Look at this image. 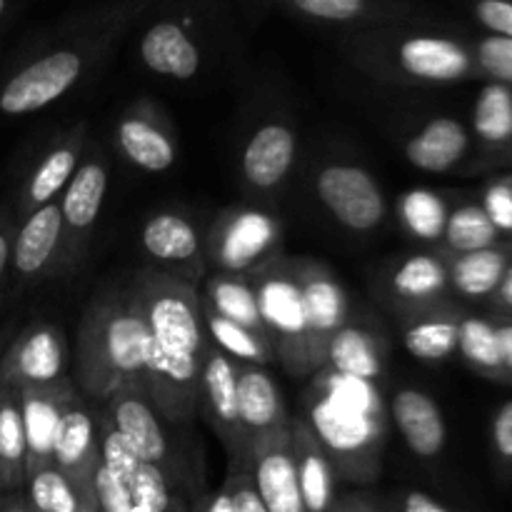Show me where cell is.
Listing matches in <instances>:
<instances>
[{
  "label": "cell",
  "mask_w": 512,
  "mask_h": 512,
  "mask_svg": "<svg viewBox=\"0 0 512 512\" xmlns=\"http://www.w3.org/2000/svg\"><path fill=\"white\" fill-rule=\"evenodd\" d=\"M153 0H105L65 15L0 85V113L28 115L58 103L93 73Z\"/></svg>",
  "instance_id": "cell-1"
},
{
  "label": "cell",
  "mask_w": 512,
  "mask_h": 512,
  "mask_svg": "<svg viewBox=\"0 0 512 512\" xmlns=\"http://www.w3.org/2000/svg\"><path fill=\"white\" fill-rule=\"evenodd\" d=\"M128 283L155 343L145 395L163 420L185 423L200 403V370L210 350L203 303L193 283L163 270H140Z\"/></svg>",
  "instance_id": "cell-2"
},
{
  "label": "cell",
  "mask_w": 512,
  "mask_h": 512,
  "mask_svg": "<svg viewBox=\"0 0 512 512\" xmlns=\"http://www.w3.org/2000/svg\"><path fill=\"white\" fill-rule=\"evenodd\" d=\"M155 343L133 288H113L85 308L75 338V385L90 403L103 405L118 390H143Z\"/></svg>",
  "instance_id": "cell-3"
},
{
  "label": "cell",
  "mask_w": 512,
  "mask_h": 512,
  "mask_svg": "<svg viewBox=\"0 0 512 512\" xmlns=\"http://www.w3.org/2000/svg\"><path fill=\"white\" fill-rule=\"evenodd\" d=\"M303 405V420L340 478L353 483L378 478L388 438V408L378 383L323 368L310 380Z\"/></svg>",
  "instance_id": "cell-4"
},
{
  "label": "cell",
  "mask_w": 512,
  "mask_h": 512,
  "mask_svg": "<svg viewBox=\"0 0 512 512\" xmlns=\"http://www.w3.org/2000/svg\"><path fill=\"white\" fill-rule=\"evenodd\" d=\"M340 48L358 68L383 80L450 85L480 78L473 43L415 25L345 33Z\"/></svg>",
  "instance_id": "cell-5"
},
{
  "label": "cell",
  "mask_w": 512,
  "mask_h": 512,
  "mask_svg": "<svg viewBox=\"0 0 512 512\" xmlns=\"http://www.w3.org/2000/svg\"><path fill=\"white\" fill-rule=\"evenodd\" d=\"M258 298L260 320L268 333L275 360H280L293 378L315 375L308 353V325H305L303 290L298 268L283 255L268 260L248 275Z\"/></svg>",
  "instance_id": "cell-6"
},
{
  "label": "cell",
  "mask_w": 512,
  "mask_h": 512,
  "mask_svg": "<svg viewBox=\"0 0 512 512\" xmlns=\"http://www.w3.org/2000/svg\"><path fill=\"white\" fill-rule=\"evenodd\" d=\"M205 0H153L138 38L140 63L155 75L190 80L203 68V40L198 15Z\"/></svg>",
  "instance_id": "cell-7"
},
{
  "label": "cell",
  "mask_w": 512,
  "mask_h": 512,
  "mask_svg": "<svg viewBox=\"0 0 512 512\" xmlns=\"http://www.w3.org/2000/svg\"><path fill=\"white\" fill-rule=\"evenodd\" d=\"M280 220L260 208H233L220 213L205 240V260L218 273L250 275L275 258L280 248Z\"/></svg>",
  "instance_id": "cell-8"
},
{
  "label": "cell",
  "mask_w": 512,
  "mask_h": 512,
  "mask_svg": "<svg viewBox=\"0 0 512 512\" xmlns=\"http://www.w3.org/2000/svg\"><path fill=\"white\" fill-rule=\"evenodd\" d=\"M68 340L60 325L35 320L10 338L0 358V388H53L68 383Z\"/></svg>",
  "instance_id": "cell-9"
},
{
  "label": "cell",
  "mask_w": 512,
  "mask_h": 512,
  "mask_svg": "<svg viewBox=\"0 0 512 512\" xmlns=\"http://www.w3.org/2000/svg\"><path fill=\"white\" fill-rule=\"evenodd\" d=\"M105 415L110 418V423L115 425L120 435L125 438V443L133 448V453L138 455L140 463L155 465L158 470H163L175 485L185 493V485H188V473H185V460L170 448L168 433H165L163 415L155 410V405L150 403L148 395L143 390H118L115 395H110L103 405H100Z\"/></svg>",
  "instance_id": "cell-10"
},
{
  "label": "cell",
  "mask_w": 512,
  "mask_h": 512,
  "mask_svg": "<svg viewBox=\"0 0 512 512\" xmlns=\"http://www.w3.org/2000/svg\"><path fill=\"white\" fill-rule=\"evenodd\" d=\"M315 190L323 208L353 233H370L380 228L388 215V203L378 180L360 165H325L315 178Z\"/></svg>",
  "instance_id": "cell-11"
},
{
  "label": "cell",
  "mask_w": 512,
  "mask_h": 512,
  "mask_svg": "<svg viewBox=\"0 0 512 512\" xmlns=\"http://www.w3.org/2000/svg\"><path fill=\"white\" fill-rule=\"evenodd\" d=\"M260 8H283L318 25L345 33L393 25H418L428 15L413 0H260Z\"/></svg>",
  "instance_id": "cell-12"
},
{
  "label": "cell",
  "mask_w": 512,
  "mask_h": 512,
  "mask_svg": "<svg viewBox=\"0 0 512 512\" xmlns=\"http://www.w3.org/2000/svg\"><path fill=\"white\" fill-rule=\"evenodd\" d=\"M105 193H108V168L100 155L80 160L78 170L68 180L60 193V218H63V253H60V268H75L85 255L95 223L103 210Z\"/></svg>",
  "instance_id": "cell-13"
},
{
  "label": "cell",
  "mask_w": 512,
  "mask_h": 512,
  "mask_svg": "<svg viewBox=\"0 0 512 512\" xmlns=\"http://www.w3.org/2000/svg\"><path fill=\"white\" fill-rule=\"evenodd\" d=\"M300 290H303L305 325H308V353L315 373L325 368V350L333 335L348 323L350 303L343 285L325 265L315 260H298Z\"/></svg>",
  "instance_id": "cell-14"
},
{
  "label": "cell",
  "mask_w": 512,
  "mask_h": 512,
  "mask_svg": "<svg viewBox=\"0 0 512 512\" xmlns=\"http://www.w3.org/2000/svg\"><path fill=\"white\" fill-rule=\"evenodd\" d=\"M60 253H63V218L55 200L25 215L15 228L13 253H10V270H13L15 283L20 288H28L58 273Z\"/></svg>",
  "instance_id": "cell-15"
},
{
  "label": "cell",
  "mask_w": 512,
  "mask_h": 512,
  "mask_svg": "<svg viewBox=\"0 0 512 512\" xmlns=\"http://www.w3.org/2000/svg\"><path fill=\"white\" fill-rule=\"evenodd\" d=\"M238 420L243 458L260 443L290 428V413L273 375L263 365L238 368ZM240 458V460H243ZM238 460V463H240Z\"/></svg>",
  "instance_id": "cell-16"
},
{
  "label": "cell",
  "mask_w": 512,
  "mask_h": 512,
  "mask_svg": "<svg viewBox=\"0 0 512 512\" xmlns=\"http://www.w3.org/2000/svg\"><path fill=\"white\" fill-rule=\"evenodd\" d=\"M90 405L93 403L80 393H75L65 405L58 440H55L53 465L93 500V475L100 465V438L98 415Z\"/></svg>",
  "instance_id": "cell-17"
},
{
  "label": "cell",
  "mask_w": 512,
  "mask_h": 512,
  "mask_svg": "<svg viewBox=\"0 0 512 512\" xmlns=\"http://www.w3.org/2000/svg\"><path fill=\"white\" fill-rule=\"evenodd\" d=\"M238 368L240 363L210 345L203 370H200V405L218 438L223 440L230 463H238L243 458L238 420Z\"/></svg>",
  "instance_id": "cell-18"
},
{
  "label": "cell",
  "mask_w": 512,
  "mask_h": 512,
  "mask_svg": "<svg viewBox=\"0 0 512 512\" xmlns=\"http://www.w3.org/2000/svg\"><path fill=\"white\" fill-rule=\"evenodd\" d=\"M268 512H305L290 453V428L260 443L240 460Z\"/></svg>",
  "instance_id": "cell-19"
},
{
  "label": "cell",
  "mask_w": 512,
  "mask_h": 512,
  "mask_svg": "<svg viewBox=\"0 0 512 512\" xmlns=\"http://www.w3.org/2000/svg\"><path fill=\"white\" fill-rule=\"evenodd\" d=\"M78 393L73 380L53 385V388L20 390V410L25 428V478L35 470L53 465L55 440H58L60 420L65 405Z\"/></svg>",
  "instance_id": "cell-20"
},
{
  "label": "cell",
  "mask_w": 512,
  "mask_h": 512,
  "mask_svg": "<svg viewBox=\"0 0 512 512\" xmlns=\"http://www.w3.org/2000/svg\"><path fill=\"white\" fill-rule=\"evenodd\" d=\"M85 133H88V125L85 123H78L75 128H70V133L65 135L63 140H58V143L38 160V165L30 170L28 180H25L18 198L20 220H23L25 215L33 213V210L43 208V205L48 203H55V200L60 198V193H63L68 180L73 178V173L78 170L80 160H83Z\"/></svg>",
  "instance_id": "cell-21"
},
{
  "label": "cell",
  "mask_w": 512,
  "mask_h": 512,
  "mask_svg": "<svg viewBox=\"0 0 512 512\" xmlns=\"http://www.w3.org/2000/svg\"><path fill=\"white\" fill-rule=\"evenodd\" d=\"M115 140H118L120 153L145 173H165L173 168L175 158H178L173 135L160 123L153 105L145 100L135 103L120 118L118 128H115Z\"/></svg>",
  "instance_id": "cell-22"
},
{
  "label": "cell",
  "mask_w": 512,
  "mask_h": 512,
  "mask_svg": "<svg viewBox=\"0 0 512 512\" xmlns=\"http://www.w3.org/2000/svg\"><path fill=\"white\" fill-rule=\"evenodd\" d=\"M390 420L398 428L408 450L423 460H433L448 443V428L440 405L418 388H400L388 408Z\"/></svg>",
  "instance_id": "cell-23"
},
{
  "label": "cell",
  "mask_w": 512,
  "mask_h": 512,
  "mask_svg": "<svg viewBox=\"0 0 512 512\" xmlns=\"http://www.w3.org/2000/svg\"><path fill=\"white\" fill-rule=\"evenodd\" d=\"M290 453H293L305 512L333 510L338 503V493H335L338 473L303 418L290 420Z\"/></svg>",
  "instance_id": "cell-24"
},
{
  "label": "cell",
  "mask_w": 512,
  "mask_h": 512,
  "mask_svg": "<svg viewBox=\"0 0 512 512\" xmlns=\"http://www.w3.org/2000/svg\"><path fill=\"white\" fill-rule=\"evenodd\" d=\"M298 155V135L285 123H265L250 135L243 150V175L255 190L270 193L295 165Z\"/></svg>",
  "instance_id": "cell-25"
},
{
  "label": "cell",
  "mask_w": 512,
  "mask_h": 512,
  "mask_svg": "<svg viewBox=\"0 0 512 512\" xmlns=\"http://www.w3.org/2000/svg\"><path fill=\"white\" fill-rule=\"evenodd\" d=\"M448 263L438 253L408 255L390 275L393 300L408 315L448 303Z\"/></svg>",
  "instance_id": "cell-26"
},
{
  "label": "cell",
  "mask_w": 512,
  "mask_h": 512,
  "mask_svg": "<svg viewBox=\"0 0 512 512\" xmlns=\"http://www.w3.org/2000/svg\"><path fill=\"white\" fill-rule=\"evenodd\" d=\"M470 133L460 120L438 115L428 120L405 145V158L425 173H448L465 160Z\"/></svg>",
  "instance_id": "cell-27"
},
{
  "label": "cell",
  "mask_w": 512,
  "mask_h": 512,
  "mask_svg": "<svg viewBox=\"0 0 512 512\" xmlns=\"http://www.w3.org/2000/svg\"><path fill=\"white\" fill-rule=\"evenodd\" d=\"M148 258L168 268H195L203 263V238L188 218L178 213H155L140 230Z\"/></svg>",
  "instance_id": "cell-28"
},
{
  "label": "cell",
  "mask_w": 512,
  "mask_h": 512,
  "mask_svg": "<svg viewBox=\"0 0 512 512\" xmlns=\"http://www.w3.org/2000/svg\"><path fill=\"white\" fill-rule=\"evenodd\" d=\"M325 368L348 378L378 383L385 370L383 340L365 325L345 323L328 343Z\"/></svg>",
  "instance_id": "cell-29"
},
{
  "label": "cell",
  "mask_w": 512,
  "mask_h": 512,
  "mask_svg": "<svg viewBox=\"0 0 512 512\" xmlns=\"http://www.w3.org/2000/svg\"><path fill=\"white\" fill-rule=\"evenodd\" d=\"M450 288L468 300H488L498 293L512 260V245H493L465 255H443Z\"/></svg>",
  "instance_id": "cell-30"
},
{
  "label": "cell",
  "mask_w": 512,
  "mask_h": 512,
  "mask_svg": "<svg viewBox=\"0 0 512 512\" xmlns=\"http://www.w3.org/2000/svg\"><path fill=\"white\" fill-rule=\"evenodd\" d=\"M460 318L463 313L450 303L410 315L403 333L405 350L420 363H443L458 350Z\"/></svg>",
  "instance_id": "cell-31"
},
{
  "label": "cell",
  "mask_w": 512,
  "mask_h": 512,
  "mask_svg": "<svg viewBox=\"0 0 512 512\" xmlns=\"http://www.w3.org/2000/svg\"><path fill=\"white\" fill-rule=\"evenodd\" d=\"M205 308L218 313L220 318H228L243 328L253 330L260 338L268 340L258 310V298H255L253 283L248 275H228L215 273L205 280V295L200 298ZM270 343V340H268Z\"/></svg>",
  "instance_id": "cell-32"
},
{
  "label": "cell",
  "mask_w": 512,
  "mask_h": 512,
  "mask_svg": "<svg viewBox=\"0 0 512 512\" xmlns=\"http://www.w3.org/2000/svg\"><path fill=\"white\" fill-rule=\"evenodd\" d=\"M0 470L5 493H23L25 485V428L20 390L0 388Z\"/></svg>",
  "instance_id": "cell-33"
},
{
  "label": "cell",
  "mask_w": 512,
  "mask_h": 512,
  "mask_svg": "<svg viewBox=\"0 0 512 512\" xmlns=\"http://www.w3.org/2000/svg\"><path fill=\"white\" fill-rule=\"evenodd\" d=\"M475 135L490 153L512 150V88L490 80L480 90L473 110Z\"/></svg>",
  "instance_id": "cell-34"
},
{
  "label": "cell",
  "mask_w": 512,
  "mask_h": 512,
  "mask_svg": "<svg viewBox=\"0 0 512 512\" xmlns=\"http://www.w3.org/2000/svg\"><path fill=\"white\" fill-rule=\"evenodd\" d=\"M458 353L483 378L508 383L498 330H495V323L490 318H480V315H463L460 318Z\"/></svg>",
  "instance_id": "cell-35"
},
{
  "label": "cell",
  "mask_w": 512,
  "mask_h": 512,
  "mask_svg": "<svg viewBox=\"0 0 512 512\" xmlns=\"http://www.w3.org/2000/svg\"><path fill=\"white\" fill-rule=\"evenodd\" d=\"M23 498L33 512H88L95 508L93 500L55 465L35 470L25 478Z\"/></svg>",
  "instance_id": "cell-36"
},
{
  "label": "cell",
  "mask_w": 512,
  "mask_h": 512,
  "mask_svg": "<svg viewBox=\"0 0 512 512\" xmlns=\"http://www.w3.org/2000/svg\"><path fill=\"white\" fill-rule=\"evenodd\" d=\"M203 323L205 333L213 348H218L220 353H225L228 358H233L235 363L243 365H268L270 360H275L273 348L265 338H260L253 330L243 328V325L233 323L228 318H220L218 313H213L210 308L203 305Z\"/></svg>",
  "instance_id": "cell-37"
},
{
  "label": "cell",
  "mask_w": 512,
  "mask_h": 512,
  "mask_svg": "<svg viewBox=\"0 0 512 512\" xmlns=\"http://www.w3.org/2000/svg\"><path fill=\"white\" fill-rule=\"evenodd\" d=\"M398 215L403 228L423 243H440L448 225V205L435 190L413 188L400 195Z\"/></svg>",
  "instance_id": "cell-38"
},
{
  "label": "cell",
  "mask_w": 512,
  "mask_h": 512,
  "mask_svg": "<svg viewBox=\"0 0 512 512\" xmlns=\"http://www.w3.org/2000/svg\"><path fill=\"white\" fill-rule=\"evenodd\" d=\"M500 233L480 205L468 203L455 208L445 225V255H465L498 245Z\"/></svg>",
  "instance_id": "cell-39"
},
{
  "label": "cell",
  "mask_w": 512,
  "mask_h": 512,
  "mask_svg": "<svg viewBox=\"0 0 512 512\" xmlns=\"http://www.w3.org/2000/svg\"><path fill=\"white\" fill-rule=\"evenodd\" d=\"M128 488L133 495V503L145 505L153 512H190L183 490L155 465L140 463L138 473L130 480Z\"/></svg>",
  "instance_id": "cell-40"
},
{
  "label": "cell",
  "mask_w": 512,
  "mask_h": 512,
  "mask_svg": "<svg viewBox=\"0 0 512 512\" xmlns=\"http://www.w3.org/2000/svg\"><path fill=\"white\" fill-rule=\"evenodd\" d=\"M98 438H100V465L110 470L118 480H123L125 485H130V480L135 478L140 468L138 455L133 453L128 443H125L123 435L115 430V425L110 423L108 415L100 410L98 413Z\"/></svg>",
  "instance_id": "cell-41"
},
{
  "label": "cell",
  "mask_w": 512,
  "mask_h": 512,
  "mask_svg": "<svg viewBox=\"0 0 512 512\" xmlns=\"http://www.w3.org/2000/svg\"><path fill=\"white\" fill-rule=\"evenodd\" d=\"M473 53L480 75L512 88V40L485 35V38L475 40Z\"/></svg>",
  "instance_id": "cell-42"
},
{
  "label": "cell",
  "mask_w": 512,
  "mask_h": 512,
  "mask_svg": "<svg viewBox=\"0 0 512 512\" xmlns=\"http://www.w3.org/2000/svg\"><path fill=\"white\" fill-rule=\"evenodd\" d=\"M95 512H133V495L123 480L115 478L105 465H98L93 475Z\"/></svg>",
  "instance_id": "cell-43"
},
{
  "label": "cell",
  "mask_w": 512,
  "mask_h": 512,
  "mask_svg": "<svg viewBox=\"0 0 512 512\" xmlns=\"http://www.w3.org/2000/svg\"><path fill=\"white\" fill-rule=\"evenodd\" d=\"M480 208L485 210V215H488L498 233L512 235V178L493 180L485 188Z\"/></svg>",
  "instance_id": "cell-44"
},
{
  "label": "cell",
  "mask_w": 512,
  "mask_h": 512,
  "mask_svg": "<svg viewBox=\"0 0 512 512\" xmlns=\"http://www.w3.org/2000/svg\"><path fill=\"white\" fill-rule=\"evenodd\" d=\"M470 8L490 35L512 40V0H473Z\"/></svg>",
  "instance_id": "cell-45"
},
{
  "label": "cell",
  "mask_w": 512,
  "mask_h": 512,
  "mask_svg": "<svg viewBox=\"0 0 512 512\" xmlns=\"http://www.w3.org/2000/svg\"><path fill=\"white\" fill-rule=\"evenodd\" d=\"M228 483L233 490V510L235 512H268L258 490H255L250 473L240 463H230Z\"/></svg>",
  "instance_id": "cell-46"
},
{
  "label": "cell",
  "mask_w": 512,
  "mask_h": 512,
  "mask_svg": "<svg viewBox=\"0 0 512 512\" xmlns=\"http://www.w3.org/2000/svg\"><path fill=\"white\" fill-rule=\"evenodd\" d=\"M493 453L495 460L503 470H512V400L500 405L498 413L493 418Z\"/></svg>",
  "instance_id": "cell-47"
},
{
  "label": "cell",
  "mask_w": 512,
  "mask_h": 512,
  "mask_svg": "<svg viewBox=\"0 0 512 512\" xmlns=\"http://www.w3.org/2000/svg\"><path fill=\"white\" fill-rule=\"evenodd\" d=\"M395 512H453V510L445 508V505L438 503L435 498H430L428 493H420V490H408V493L400 495Z\"/></svg>",
  "instance_id": "cell-48"
},
{
  "label": "cell",
  "mask_w": 512,
  "mask_h": 512,
  "mask_svg": "<svg viewBox=\"0 0 512 512\" xmlns=\"http://www.w3.org/2000/svg\"><path fill=\"white\" fill-rule=\"evenodd\" d=\"M15 218H10L5 210H0V283H3L5 273L10 268V253H13V238H15Z\"/></svg>",
  "instance_id": "cell-49"
},
{
  "label": "cell",
  "mask_w": 512,
  "mask_h": 512,
  "mask_svg": "<svg viewBox=\"0 0 512 512\" xmlns=\"http://www.w3.org/2000/svg\"><path fill=\"white\" fill-rule=\"evenodd\" d=\"M493 323H495V330H498L500 353H503V365H505V373H508V383H512V315L498 313L493 318Z\"/></svg>",
  "instance_id": "cell-50"
},
{
  "label": "cell",
  "mask_w": 512,
  "mask_h": 512,
  "mask_svg": "<svg viewBox=\"0 0 512 512\" xmlns=\"http://www.w3.org/2000/svg\"><path fill=\"white\" fill-rule=\"evenodd\" d=\"M190 512H235L233 510V490H230L228 478H225V483L220 485L218 493L198 500V505H193Z\"/></svg>",
  "instance_id": "cell-51"
},
{
  "label": "cell",
  "mask_w": 512,
  "mask_h": 512,
  "mask_svg": "<svg viewBox=\"0 0 512 512\" xmlns=\"http://www.w3.org/2000/svg\"><path fill=\"white\" fill-rule=\"evenodd\" d=\"M340 508L343 512H385L380 508L378 503H375L370 495H345V498H338Z\"/></svg>",
  "instance_id": "cell-52"
},
{
  "label": "cell",
  "mask_w": 512,
  "mask_h": 512,
  "mask_svg": "<svg viewBox=\"0 0 512 512\" xmlns=\"http://www.w3.org/2000/svg\"><path fill=\"white\" fill-rule=\"evenodd\" d=\"M495 305L500 308V313H510L512 315V260L508 265V270H505V278L503 283H500L498 293L493 295Z\"/></svg>",
  "instance_id": "cell-53"
},
{
  "label": "cell",
  "mask_w": 512,
  "mask_h": 512,
  "mask_svg": "<svg viewBox=\"0 0 512 512\" xmlns=\"http://www.w3.org/2000/svg\"><path fill=\"white\" fill-rule=\"evenodd\" d=\"M0 512H33L23 493H5L0 498Z\"/></svg>",
  "instance_id": "cell-54"
},
{
  "label": "cell",
  "mask_w": 512,
  "mask_h": 512,
  "mask_svg": "<svg viewBox=\"0 0 512 512\" xmlns=\"http://www.w3.org/2000/svg\"><path fill=\"white\" fill-rule=\"evenodd\" d=\"M15 335V325L13 323H5V325H0V358H3V353H5V345L10 343V338H13Z\"/></svg>",
  "instance_id": "cell-55"
},
{
  "label": "cell",
  "mask_w": 512,
  "mask_h": 512,
  "mask_svg": "<svg viewBox=\"0 0 512 512\" xmlns=\"http://www.w3.org/2000/svg\"><path fill=\"white\" fill-rule=\"evenodd\" d=\"M18 5H20V0H0V28H3L5 20L10 18V13H13Z\"/></svg>",
  "instance_id": "cell-56"
},
{
  "label": "cell",
  "mask_w": 512,
  "mask_h": 512,
  "mask_svg": "<svg viewBox=\"0 0 512 512\" xmlns=\"http://www.w3.org/2000/svg\"><path fill=\"white\" fill-rule=\"evenodd\" d=\"M245 3H248L250 8H260V0H245Z\"/></svg>",
  "instance_id": "cell-57"
},
{
  "label": "cell",
  "mask_w": 512,
  "mask_h": 512,
  "mask_svg": "<svg viewBox=\"0 0 512 512\" xmlns=\"http://www.w3.org/2000/svg\"><path fill=\"white\" fill-rule=\"evenodd\" d=\"M5 495V488H3V470H0V498Z\"/></svg>",
  "instance_id": "cell-58"
},
{
  "label": "cell",
  "mask_w": 512,
  "mask_h": 512,
  "mask_svg": "<svg viewBox=\"0 0 512 512\" xmlns=\"http://www.w3.org/2000/svg\"><path fill=\"white\" fill-rule=\"evenodd\" d=\"M330 512H343V508H340V503H335V508L330 510Z\"/></svg>",
  "instance_id": "cell-59"
},
{
  "label": "cell",
  "mask_w": 512,
  "mask_h": 512,
  "mask_svg": "<svg viewBox=\"0 0 512 512\" xmlns=\"http://www.w3.org/2000/svg\"><path fill=\"white\" fill-rule=\"evenodd\" d=\"M93 510H95V508H93ZM93 510H88V512H93Z\"/></svg>",
  "instance_id": "cell-60"
},
{
  "label": "cell",
  "mask_w": 512,
  "mask_h": 512,
  "mask_svg": "<svg viewBox=\"0 0 512 512\" xmlns=\"http://www.w3.org/2000/svg\"><path fill=\"white\" fill-rule=\"evenodd\" d=\"M93 512H95V510H93Z\"/></svg>",
  "instance_id": "cell-61"
}]
</instances>
